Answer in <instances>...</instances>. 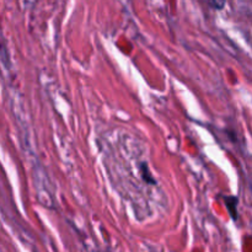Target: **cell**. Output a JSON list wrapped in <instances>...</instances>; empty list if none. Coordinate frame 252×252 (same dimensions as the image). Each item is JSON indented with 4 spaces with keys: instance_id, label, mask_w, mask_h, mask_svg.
Wrapping results in <instances>:
<instances>
[{
    "instance_id": "7a4b0ae2",
    "label": "cell",
    "mask_w": 252,
    "mask_h": 252,
    "mask_svg": "<svg viewBox=\"0 0 252 252\" xmlns=\"http://www.w3.org/2000/svg\"><path fill=\"white\" fill-rule=\"evenodd\" d=\"M142 170H143V179H144L147 182H152V184H154V180L150 179V176H152V175L149 174V170H148L147 165L143 164L142 165Z\"/></svg>"
},
{
    "instance_id": "3957f363",
    "label": "cell",
    "mask_w": 252,
    "mask_h": 252,
    "mask_svg": "<svg viewBox=\"0 0 252 252\" xmlns=\"http://www.w3.org/2000/svg\"><path fill=\"white\" fill-rule=\"evenodd\" d=\"M211 2H212V5L216 7V9L221 10L224 6H225L226 0H211Z\"/></svg>"
},
{
    "instance_id": "6da1fadb",
    "label": "cell",
    "mask_w": 252,
    "mask_h": 252,
    "mask_svg": "<svg viewBox=\"0 0 252 252\" xmlns=\"http://www.w3.org/2000/svg\"><path fill=\"white\" fill-rule=\"evenodd\" d=\"M225 203L228 204V209L229 212H230L233 219L236 220V219H238V211H236L238 198H236V197H228V198H225Z\"/></svg>"
}]
</instances>
